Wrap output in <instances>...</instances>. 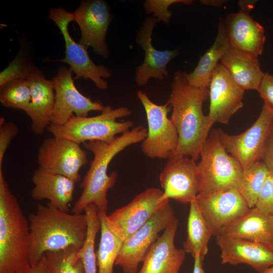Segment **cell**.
I'll return each instance as SVG.
<instances>
[{"mask_svg": "<svg viewBox=\"0 0 273 273\" xmlns=\"http://www.w3.org/2000/svg\"><path fill=\"white\" fill-rule=\"evenodd\" d=\"M209 94L208 88L190 85L184 72L174 73L167 102L171 107L170 119L177 130L178 144L170 157L188 156L196 161L199 158L214 123L202 111L203 103Z\"/></svg>", "mask_w": 273, "mask_h": 273, "instance_id": "cell-1", "label": "cell"}, {"mask_svg": "<svg viewBox=\"0 0 273 273\" xmlns=\"http://www.w3.org/2000/svg\"><path fill=\"white\" fill-rule=\"evenodd\" d=\"M147 134V128L139 125L116 136L111 143L93 141L83 144L93 153L94 158L80 184L82 191L72 208L73 213H84L85 208L90 204L96 206L99 213H106L108 192L114 186L118 176L116 172L108 175L110 162L127 147L142 142Z\"/></svg>", "mask_w": 273, "mask_h": 273, "instance_id": "cell-2", "label": "cell"}, {"mask_svg": "<svg viewBox=\"0 0 273 273\" xmlns=\"http://www.w3.org/2000/svg\"><path fill=\"white\" fill-rule=\"evenodd\" d=\"M30 231V262L35 265L47 252L70 247L80 249L87 235L84 213L70 214L51 205H37L28 217Z\"/></svg>", "mask_w": 273, "mask_h": 273, "instance_id": "cell-3", "label": "cell"}, {"mask_svg": "<svg viewBox=\"0 0 273 273\" xmlns=\"http://www.w3.org/2000/svg\"><path fill=\"white\" fill-rule=\"evenodd\" d=\"M30 231L0 169V273H30Z\"/></svg>", "mask_w": 273, "mask_h": 273, "instance_id": "cell-4", "label": "cell"}, {"mask_svg": "<svg viewBox=\"0 0 273 273\" xmlns=\"http://www.w3.org/2000/svg\"><path fill=\"white\" fill-rule=\"evenodd\" d=\"M197 164L198 195L209 196L239 190L243 168L221 144L216 129H212L200 154Z\"/></svg>", "mask_w": 273, "mask_h": 273, "instance_id": "cell-5", "label": "cell"}, {"mask_svg": "<svg viewBox=\"0 0 273 273\" xmlns=\"http://www.w3.org/2000/svg\"><path fill=\"white\" fill-rule=\"evenodd\" d=\"M131 114V111L127 107L113 109L107 105L97 116L82 117L74 115L63 125L51 123L48 130L54 136L67 139L80 145L93 141L111 143L117 135L129 130L133 126L131 121H117Z\"/></svg>", "mask_w": 273, "mask_h": 273, "instance_id": "cell-6", "label": "cell"}, {"mask_svg": "<svg viewBox=\"0 0 273 273\" xmlns=\"http://www.w3.org/2000/svg\"><path fill=\"white\" fill-rule=\"evenodd\" d=\"M136 95L145 110L148 123L147 136L142 143V152L150 158L168 159L178 144L177 130L168 117L171 107L167 102L163 105L154 103L141 90Z\"/></svg>", "mask_w": 273, "mask_h": 273, "instance_id": "cell-7", "label": "cell"}, {"mask_svg": "<svg viewBox=\"0 0 273 273\" xmlns=\"http://www.w3.org/2000/svg\"><path fill=\"white\" fill-rule=\"evenodd\" d=\"M163 194L154 187L139 193L127 204L106 215L109 228L123 242L169 202L162 198Z\"/></svg>", "mask_w": 273, "mask_h": 273, "instance_id": "cell-8", "label": "cell"}, {"mask_svg": "<svg viewBox=\"0 0 273 273\" xmlns=\"http://www.w3.org/2000/svg\"><path fill=\"white\" fill-rule=\"evenodd\" d=\"M59 28L65 43V57L59 60L70 66V69L76 76L75 79H89L101 90L108 87L105 78L112 75L111 70L103 66L97 65L90 59L87 49L75 42L70 35L68 25L74 21V14L58 7L51 8L48 16Z\"/></svg>", "mask_w": 273, "mask_h": 273, "instance_id": "cell-9", "label": "cell"}, {"mask_svg": "<svg viewBox=\"0 0 273 273\" xmlns=\"http://www.w3.org/2000/svg\"><path fill=\"white\" fill-rule=\"evenodd\" d=\"M272 126L273 112L263 105L256 120L243 132L231 135L220 128L216 131L226 151L244 168L261 160Z\"/></svg>", "mask_w": 273, "mask_h": 273, "instance_id": "cell-10", "label": "cell"}, {"mask_svg": "<svg viewBox=\"0 0 273 273\" xmlns=\"http://www.w3.org/2000/svg\"><path fill=\"white\" fill-rule=\"evenodd\" d=\"M169 202L146 224L123 241L115 265L123 273H137L149 250L164 231L176 218Z\"/></svg>", "mask_w": 273, "mask_h": 273, "instance_id": "cell-11", "label": "cell"}, {"mask_svg": "<svg viewBox=\"0 0 273 273\" xmlns=\"http://www.w3.org/2000/svg\"><path fill=\"white\" fill-rule=\"evenodd\" d=\"M39 169L65 176L75 183L81 180V168L88 163L86 152L80 144L57 137L43 140L37 153Z\"/></svg>", "mask_w": 273, "mask_h": 273, "instance_id": "cell-12", "label": "cell"}, {"mask_svg": "<svg viewBox=\"0 0 273 273\" xmlns=\"http://www.w3.org/2000/svg\"><path fill=\"white\" fill-rule=\"evenodd\" d=\"M70 68L60 67L52 82L55 102L51 123L63 125L74 115L87 117L91 111L102 112L106 108L100 101H92L76 88Z\"/></svg>", "mask_w": 273, "mask_h": 273, "instance_id": "cell-13", "label": "cell"}, {"mask_svg": "<svg viewBox=\"0 0 273 273\" xmlns=\"http://www.w3.org/2000/svg\"><path fill=\"white\" fill-rule=\"evenodd\" d=\"M73 14L74 21L81 33L79 43L86 48L91 47L104 58L108 57L106 34L113 17L107 3L101 0L83 1Z\"/></svg>", "mask_w": 273, "mask_h": 273, "instance_id": "cell-14", "label": "cell"}, {"mask_svg": "<svg viewBox=\"0 0 273 273\" xmlns=\"http://www.w3.org/2000/svg\"><path fill=\"white\" fill-rule=\"evenodd\" d=\"M255 2L240 1V10L227 16L224 26L230 45L258 58L263 52L265 37L263 26L250 15Z\"/></svg>", "mask_w": 273, "mask_h": 273, "instance_id": "cell-15", "label": "cell"}, {"mask_svg": "<svg viewBox=\"0 0 273 273\" xmlns=\"http://www.w3.org/2000/svg\"><path fill=\"white\" fill-rule=\"evenodd\" d=\"M164 200L190 203L198 195L196 161L188 156L170 157L159 175Z\"/></svg>", "mask_w": 273, "mask_h": 273, "instance_id": "cell-16", "label": "cell"}, {"mask_svg": "<svg viewBox=\"0 0 273 273\" xmlns=\"http://www.w3.org/2000/svg\"><path fill=\"white\" fill-rule=\"evenodd\" d=\"M208 115L215 122L227 124L243 106L245 90L233 79L220 63L215 68L209 84Z\"/></svg>", "mask_w": 273, "mask_h": 273, "instance_id": "cell-17", "label": "cell"}, {"mask_svg": "<svg viewBox=\"0 0 273 273\" xmlns=\"http://www.w3.org/2000/svg\"><path fill=\"white\" fill-rule=\"evenodd\" d=\"M222 264H246L258 272L273 265V246L249 240L218 235Z\"/></svg>", "mask_w": 273, "mask_h": 273, "instance_id": "cell-18", "label": "cell"}, {"mask_svg": "<svg viewBox=\"0 0 273 273\" xmlns=\"http://www.w3.org/2000/svg\"><path fill=\"white\" fill-rule=\"evenodd\" d=\"M196 200L215 237L224 226L250 208L238 190L236 189L209 196L198 195Z\"/></svg>", "mask_w": 273, "mask_h": 273, "instance_id": "cell-19", "label": "cell"}, {"mask_svg": "<svg viewBox=\"0 0 273 273\" xmlns=\"http://www.w3.org/2000/svg\"><path fill=\"white\" fill-rule=\"evenodd\" d=\"M157 19L147 18L138 31L136 42L145 52L144 62L135 68V80L138 85H146L150 78L163 80L168 76L167 64L178 55L177 50L159 51L152 43V34Z\"/></svg>", "mask_w": 273, "mask_h": 273, "instance_id": "cell-20", "label": "cell"}, {"mask_svg": "<svg viewBox=\"0 0 273 273\" xmlns=\"http://www.w3.org/2000/svg\"><path fill=\"white\" fill-rule=\"evenodd\" d=\"M178 224L176 218L163 231L149 250L137 273H179L186 252L174 245Z\"/></svg>", "mask_w": 273, "mask_h": 273, "instance_id": "cell-21", "label": "cell"}, {"mask_svg": "<svg viewBox=\"0 0 273 273\" xmlns=\"http://www.w3.org/2000/svg\"><path fill=\"white\" fill-rule=\"evenodd\" d=\"M31 92V102L25 112L31 120V128L36 135H41L52 122L55 94L52 80L35 68L26 79Z\"/></svg>", "mask_w": 273, "mask_h": 273, "instance_id": "cell-22", "label": "cell"}, {"mask_svg": "<svg viewBox=\"0 0 273 273\" xmlns=\"http://www.w3.org/2000/svg\"><path fill=\"white\" fill-rule=\"evenodd\" d=\"M34 187L31 191L36 201L47 199L53 206L65 212L69 210L73 199L75 183L62 175L50 173L37 168L32 177Z\"/></svg>", "mask_w": 273, "mask_h": 273, "instance_id": "cell-23", "label": "cell"}, {"mask_svg": "<svg viewBox=\"0 0 273 273\" xmlns=\"http://www.w3.org/2000/svg\"><path fill=\"white\" fill-rule=\"evenodd\" d=\"M220 234L273 246V216L262 213L255 207L249 208L224 226Z\"/></svg>", "mask_w": 273, "mask_h": 273, "instance_id": "cell-24", "label": "cell"}, {"mask_svg": "<svg viewBox=\"0 0 273 273\" xmlns=\"http://www.w3.org/2000/svg\"><path fill=\"white\" fill-rule=\"evenodd\" d=\"M220 63L243 89L257 90L264 74L261 69L258 58L250 56L230 44Z\"/></svg>", "mask_w": 273, "mask_h": 273, "instance_id": "cell-25", "label": "cell"}, {"mask_svg": "<svg viewBox=\"0 0 273 273\" xmlns=\"http://www.w3.org/2000/svg\"><path fill=\"white\" fill-rule=\"evenodd\" d=\"M230 44L224 29V20L220 18L214 43L200 58L198 65L191 73L184 72L189 84L197 88H208L213 72Z\"/></svg>", "mask_w": 273, "mask_h": 273, "instance_id": "cell-26", "label": "cell"}, {"mask_svg": "<svg viewBox=\"0 0 273 273\" xmlns=\"http://www.w3.org/2000/svg\"><path fill=\"white\" fill-rule=\"evenodd\" d=\"M212 231L195 199L190 203L187 221V237L183 244L185 252L194 257L199 255L204 259Z\"/></svg>", "mask_w": 273, "mask_h": 273, "instance_id": "cell-27", "label": "cell"}, {"mask_svg": "<svg viewBox=\"0 0 273 273\" xmlns=\"http://www.w3.org/2000/svg\"><path fill=\"white\" fill-rule=\"evenodd\" d=\"M99 215L101 219V239L96 253L98 273H113L123 242L109 228L106 220L107 213Z\"/></svg>", "mask_w": 273, "mask_h": 273, "instance_id": "cell-28", "label": "cell"}, {"mask_svg": "<svg viewBox=\"0 0 273 273\" xmlns=\"http://www.w3.org/2000/svg\"><path fill=\"white\" fill-rule=\"evenodd\" d=\"M269 172L261 160L243 168L238 191L249 207H255L259 194Z\"/></svg>", "mask_w": 273, "mask_h": 273, "instance_id": "cell-29", "label": "cell"}, {"mask_svg": "<svg viewBox=\"0 0 273 273\" xmlns=\"http://www.w3.org/2000/svg\"><path fill=\"white\" fill-rule=\"evenodd\" d=\"M87 232L85 243L79 249L78 255L81 258L85 273H98L95 244L97 235L101 229V219L97 207L91 204L85 207Z\"/></svg>", "mask_w": 273, "mask_h": 273, "instance_id": "cell-30", "label": "cell"}, {"mask_svg": "<svg viewBox=\"0 0 273 273\" xmlns=\"http://www.w3.org/2000/svg\"><path fill=\"white\" fill-rule=\"evenodd\" d=\"M79 249L70 247L46 252L44 254L48 273H85L83 262L78 255Z\"/></svg>", "mask_w": 273, "mask_h": 273, "instance_id": "cell-31", "label": "cell"}, {"mask_svg": "<svg viewBox=\"0 0 273 273\" xmlns=\"http://www.w3.org/2000/svg\"><path fill=\"white\" fill-rule=\"evenodd\" d=\"M31 99L30 89L26 79H15L0 86V102L6 108L25 112Z\"/></svg>", "mask_w": 273, "mask_h": 273, "instance_id": "cell-32", "label": "cell"}, {"mask_svg": "<svg viewBox=\"0 0 273 273\" xmlns=\"http://www.w3.org/2000/svg\"><path fill=\"white\" fill-rule=\"evenodd\" d=\"M36 67L18 55L0 73V86L15 79H27Z\"/></svg>", "mask_w": 273, "mask_h": 273, "instance_id": "cell-33", "label": "cell"}, {"mask_svg": "<svg viewBox=\"0 0 273 273\" xmlns=\"http://www.w3.org/2000/svg\"><path fill=\"white\" fill-rule=\"evenodd\" d=\"M191 0H147L144 4V7L147 13H153L157 17V21H163L168 24L172 16L171 12L168 10L171 5L175 3L190 4Z\"/></svg>", "mask_w": 273, "mask_h": 273, "instance_id": "cell-34", "label": "cell"}, {"mask_svg": "<svg viewBox=\"0 0 273 273\" xmlns=\"http://www.w3.org/2000/svg\"><path fill=\"white\" fill-rule=\"evenodd\" d=\"M255 207L273 216V174L269 172L259 194Z\"/></svg>", "mask_w": 273, "mask_h": 273, "instance_id": "cell-35", "label": "cell"}, {"mask_svg": "<svg viewBox=\"0 0 273 273\" xmlns=\"http://www.w3.org/2000/svg\"><path fill=\"white\" fill-rule=\"evenodd\" d=\"M18 132L17 125L12 122H6L5 119H0V169H2L5 154L12 141Z\"/></svg>", "mask_w": 273, "mask_h": 273, "instance_id": "cell-36", "label": "cell"}, {"mask_svg": "<svg viewBox=\"0 0 273 273\" xmlns=\"http://www.w3.org/2000/svg\"><path fill=\"white\" fill-rule=\"evenodd\" d=\"M264 105L273 112V75L264 73L257 90Z\"/></svg>", "mask_w": 273, "mask_h": 273, "instance_id": "cell-37", "label": "cell"}, {"mask_svg": "<svg viewBox=\"0 0 273 273\" xmlns=\"http://www.w3.org/2000/svg\"><path fill=\"white\" fill-rule=\"evenodd\" d=\"M261 161L269 172L273 174V126L266 142Z\"/></svg>", "mask_w": 273, "mask_h": 273, "instance_id": "cell-38", "label": "cell"}, {"mask_svg": "<svg viewBox=\"0 0 273 273\" xmlns=\"http://www.w3.org/2000/svg\"><path fill=\"white\" fill-rule=\"evenodd\" d=\"M30 273H48V262L45 254L35 265L32 266Z\"/></svg>", "mask_w": 273, "mask_h": 273, "instance_id": "cell-39", "label": "cell"}, {"mask_svg": "<svg viewBox=\"0 0 273 273\" xmlns=\"http://www.w3.org/2000/svg\"><path fill=\"white\" fill-rule=\"evenodd\" d=\"M194 259V265L193 273H204L203 270V260L199 255H196Z\"/></svg>", "mask_w": 273, "mask_h": 273, "instance_id": "cell-40", "label": "cell"}, {"mask_svg": "<svg viewBox=\"0 0 273 273\" xmlns=\"http://www.w3.org/2000/svg\"><path fill=\"white\" fill-rule=\"evenodd\" d=\"M200 3L204 5L213 7H220L226 3L225 1L223 0H202Z\"/></svg>", "mask_w": 273, "mask_h": 273, "instance_id": "cell-41", "label": "cell"}, {"mask_svg": "<svg viewBox=\"0 0 273 273\" xmlns=\"http://www.w3.org/2000/svg\"><path fill=\"white\" fill-rule=\"evenodd\" d=\"M258 273H273V265L267 268L265 270Z\"/></svg>", "mask_w": 273, "mask_h": 273, "instance_id": "cell-42", "label": "cell"}]
</instances>
